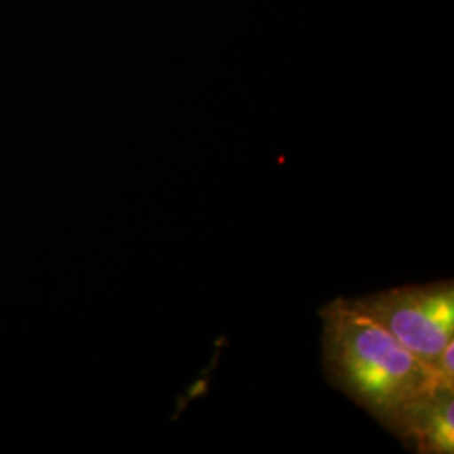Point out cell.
I'll use <instances>...</instances> for the list:
<instances>
[{"mask_svg": "<svg viewBox=\"0 0 454 454\" xmlns=\"http://www.w3.org/2000/svg\"><path fill=\"white\" fill-rule=\"evenodd\" d=\"M322 318L328 379L397 436L438 392L454 389L436 367L411 354L352 300H333Z\"/></svg>", "mask_w": 454, "mask_h": 454, "instance_id": "obj_1", "label": "cell"}, {"mask_svg": "<svg viewBox=\"0 0 454 454\" xmlns=\"http://www.w3.org/2000/svg\"><path fill=\"white\" fill-rule=\"evenodd\" d=\"M352 301L411 354L433 367L454 341L453 281L390 288Z\"/></svg>", "mask_w": 454, "mask_h": 454, "instance_id": "obj_2", "label": "cell"}, {"mask_svg": "<svg viewBox=\"0 0 454 454\" xmlns=\"http://www.w3.org/2000/svg\"><path fill=\"white\" fill-rule=\"evenodd\" d=\"M454 389H442L414 414L401 438L412 441L422 453L454 451Z\"/></svg>", "mask_w": 454, "mask_h": 454, "instance_id": "obj_3", "label": "cell"}]
</instances>
